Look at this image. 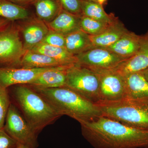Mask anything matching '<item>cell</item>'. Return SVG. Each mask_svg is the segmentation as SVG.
<instances>
[{
    "label": "cell",
    "mask_w": 148,
    "mask_h": 148,
    "mask_svg": "<svg viewBox=\"0 0 148 148\" xmlns=\"http://www.w3.org/2000/svg\"><path fill=\"white\" fill-rule=\"evenodd\" d=\"M79 123L83 136L94 148H148V130L102 115Z\"/></svg>",
    "instance_id": "6da1fadb"
},
{
    "label": "cell",
    "mask_w": 148,
    "mask_h": 148,
    "mask_svg": "<svg viewBox=\"0 0 148 148\" xmlns=\"http://www.w3.org/2000/svg\"><path fill=\"white\" fill-rule=\"evenodd\" d=\"M7 88L12 103L17 107L38 135L45 127L61 117L29 85H15Z\"/></svg>",
    "instance_id": "7a4b0ae2"
},
{
    "label": "cell",
    "mask_w": 148,
    "mask_h": 148,
    "mask_svg": "<svg viewBox=\"0 0 148 148\" xmlns=\"http://www.w3.org/2000/svg\"><path fill=\"white\" fill-rule=\"evenodd\" d=\"M29 86L41 95L61 116H68L79 123L92 120L102 115L95 104L66 86L45 88Z\"/></svg>",
    "instance_id": "3957f363"
},
{
    "label": "cell",
    "mask_w": 148,
    "mask_h": 148,
    "mask_svg": "<svg viewBox=\"0 0 148 148\" xmlns=\"http://www.w3.org/2000/svg\"><path fill=\"white\" fill-rule=\"evenodd\" d=\"M95 105L103 116L130 127L148 130V98L101 101Z\"/></svg>",
    "instance_id": "277c9868"
},
{
    "label": "cell",
    "mask_w": 148,
    "mask_h": 148,
    "mask_svg": "<svg viewBox=\"0 0 148 148\" xmlns=\"http://www.w3.org/2000/svg\"><path fill=\"white\" fill-rule=\"evenodd\" d=\"M65 86L93 104L100 101L97 74L92 69L78 63L69 66L67 69Z\"/></svg>",
    "instance_id": "5b68a950"
},
{
    "label": "cell",
    "mask_w": 148,
    "mask_h": 148,
    "mask_svg": "<svg viewBox=\"0 0 148 148\" xmlns=\"http://www.w3.org/2000/svg\"><path fill=\"white\" fill-rule=\"evenodd\" d=\"M16 21L0 29V67L20 68L25 53Z\"/></svg>",
    "instance_id": "8992f818"
},
{
    "label": "cell",
    "mask_w": 148,
    "mask_h": 148,
    "mask_svg": "<svg viewBox=\"0 0 148 148\" xmlns=\"http://www.w3.org/2000/svg\"><path fill=\"white\" fill-rule=\"evenodd\" d=\"M3 128L16 143L23 144L30 148L38 147V134L12 103L8 112Z\"/></svg>",
    "instance_id": "52a82bcc"
},
{
    "label": "cell",
    "mask_w": 148,
    "mask_h": 148,
    "mask_svg": "<svg viewBox=\"0 0 148 148\" xmlns=\"http://www.w3.org/2000/svg\"><path fill=\"white\" fill-rule=\"evenodd\" d=\"M97 74L99 81L100 101H117L125 97L123 76L116 69H91Z\"/></svg>",
    "instance_id": "ba28073f"
},
{
    "label": "cell",
    "mask_w": 148,
    "mask_h": 148,
    "mask_svg": "<svg viewBox=\"0 0 148 148\" xmlns=\"http://www.w3.org/2000/svg\"><path fill=\"white\" fill-rule=\"evenodd\" d=\"M76 56L79 64L90 69H115L127 60L103 47H93Z\"/></svg>",
    "instance_id": "9c48e42d"
},
{
    "label": "cell",
    "mask_w": 148,
    "mask_h": 148,
    "mask_svg": "<svg viewBox=\"0 0 148 148\" xmlns=\"http://www.w3.org/2000/svg\"><path fill=\"white\" fill-rule=\"evenodd\" d=\"M21 36L23 37L25 52L42 42L49 29L47 24L37 16H30L27 19L16 21Z\"/></svg>",
    "instance_id": "30bf717a"
},
{
    "label": "cell",
    "mask_w": 148,
    "mask_h": 148,
    "mask_svg": "<svg viewBox=\"0 0 148 148\" xmlns=\"http://www.w3.org/2000/svg\"><path fill=\"white\" fill-rule=\"evenodd\" d=\"M51 68L25 69L0 67V86L7 88L15 85L29 84L40 74Z\"/></svg>",
    "instance_id": "8fae6325"
},
{
    "label": "cell",
    "mask_w": 148,
    "mask_h": 148,
    "mask_svg": "<svg viewBox=\"0 0 148 148\" xmlns=\"http://www.w3.org/2000/svg\"><path fill=\"white\" fill-rule=\"evenodd\" d=\"M148 68V37L141 36L139 50L135 55L123 61L115 69L125 76L135 72L141 71Z\"/></svg>",
    "instance_id": "7c38bea8"
},
{
    "label": "cell",
    "mask_w": 148,
    "mask_h": 148,
    "mask_svg": "<svg viewBox=\"0 0 148 148\" xmlns=\"http://www.w3.org/2000/svg\"><path fill=\"white\" fill-rule=\"evenodd\" d=\"M70 66L51 68L43 72L27 85L45 88L65 86L67 69Z\"/></svg>",
    "instance_id": "4fadbf2b"
},
{
    "label": "cell",
    "mask_w": 148,
    "mask_h": 148,
    "mask_svg": "<svg viewBox=\"0 0 148 148\" xmlns=\"http://www.w3.org/2000/svg\"><path fill=\"white\" fill-rule=\"evenodd\" d=\"M123 76L125 89V99L136 100L148 98V82L142 71Z\"/></svg>",
    "instance_id": "5bb4252c"
},
{
    "label": "cell",
    "mask_w": 148,
    "mask_h": 148,
    "mask_svg": "<svg viewBox=\"0 0 148 148\" xmlns=\"http://www.w3.org/2000/svg\"><path fill=\"white\" fill-rule=\"evenodd\" d=\"M140 42L141 36L128 31L115 43L105 48L127 59L138 52L140 48Z\"/></svg>",
    "instance_id": "9a60e30c"
},
{
    "label": "cell",
    "mask_w": 148,
    "mask_h": 148,
    "mask_svg": "<svg viewBox=\"0 0 148 148\" xmlns=\"http://www.w3.org/2000/svg\"><path fill=\"white\" fill-rule=\"evenodd\" d=\"M122 22L118 19L101 34L90 36L93 47H108L112 45L128 32Z\"/></svg>",
    "instance_id": "2e32d148"
},
{
    "label": "cell",
    "mask_w": 148,
    "mask_h": 148,
    "mask_svg": "<svg viewBox=\"0 0 148 148\" xmlns=\"http://www.w3.org/2000/svg\"><path fill=\"white\" fill-rule=\"evenodd\" d=\"M81 16L69 13L62 9L52 21L47 24L50 30L66 36L80 29Z\"/></svg>",
    "instance_id": "e0dca14e"
},
{
    "label": "cell",
    "mask_w": 148,
    "mask_h": 148,
    "mask_svg": "<svg viewBox=\"0 0 148 148\" xmlns=\"http://www.w3.org/2000/svg\"><path fill=\"white\" fill-rule=\"evenodd\" d=\"M30 51L49 56L64 66H70L78 63L76 56L70 53L66 48L53 46L41 42Z\"/></svg>",
    "instance_id": "ac0fdd59"
},
{
    "label": "cell",
    "mask_w": 148,
    "mask_h": 148,
    "mask_svg": "<svg viewBox=\"0 0 148 148\" xmlns=\"http://www.w3.org/2000/svg\"><path fill=\"white\" fill-rule=\"evenodd\" d=\"M65 36V48L73 55H78L93 48L89 35L81 29Z\"/></svg>",
    "instance_id": "d6986e66"
},
{
    "label": "cell",
    "mask_w": 148,
    "mask_h": 148,
    "mask_svg": "<svg viewBox=\"0 0 148 148\" xmlns=\"http://www.w3.org/2000/svg\"><path fill=\"white\" fill-rule=\"evenodd\" d=\"M64 66L55 59L42 53L32 51H26L20 62V68L42 69Z\"/></svg>",
    "instance_id": "ffe728a7"
},
{
    "label": "cell",
    "mask_w": 148,
    "mask_h": 148,
    "mask_svg": "<svg viewBox=\"0 0 148 148\" xmlns=\"http://www.w3.org/2000/svg\"><path fill=\"white\" fill-rule=\"evenodd\" d=\"M82 15L98 21L112 24L119 19L112 13H106L103 5L98 2L81 0Z\"/></svg>",
    "instance_id": "44dd1931"
},
{
    "label": "cell",
    "mask_w": 148,
    "mask_h": 148,
    "mask_svg": "<svg viewBox=\"0 0 148 148\" xmlns=\"http://www.w3.org/2000/svg\"><path fill=\"white\" fill-rule=\"evenodd\" d=\"M33 5L37 17L46 24L52 21L62 9L58 0H37Z\"/></svg>",
    "instance_id": "7402d4cb"
},
{
    "label": "cell",
    "mask_w": 148,
    "mask_h": 148,
    "mask_svg": "<svg viewBox=\"0 0 148 148\" xmlns=\"http://www.w3.org/2000/svg\"><path fill=\"white\" fill-rule=\"evenodd\" d=\"M32 15L27 8L17 5L9 0H0V17L15 21L27 19Z\"/></svg>",
    "instance_id": "603a6c76"
},
{
    "label": "cell",
    "mask_w": 148,
    "mask_h": 148,
    "mask_svg": "<svg viewBox=\"0 0 148 148\" xmlns=\"http://www.w3.org/2000/svg\"><path fill=\"white\" fill-rule=\"evenodd\" d=\"M112 24L102 22L82 15L80 17V29L89 36H96L106 32Z\"/></svg>",
    "instance_id": "cb8c5ba5"
},
{
    "label": "cell",
    "mask_w": 148,
    "mask_h": 148,
    "mask_svg": "<svg viewBox=\"0 0 148 148\" xmlns=\"http://www.w3.org/2000/svg\"><path fill=\"white\" fill-rule=\"evenodd\" d=\"M11 101L8 88L0 86V128H3Z\"/></svg>",
    "instance_id": "d4e9b609"
},
{
    "label": "cell",
    "mask_w": 148,
    "mask_h": 148,
    "mask_svg": "<svg viewBox=\"0 0 148 148\" xmlns=\"http://www.w3.org/2000/svg\"><path fill=\"white\" fill-rule=\"evenodd\" d=\"M42 42L53 46L65 48V36L49 29Z\"/></svg>",
    "instance_id": "484cf974"
},
{
    "label": "cell",
    "mask_w": 148,
    "mask_h": 148,
    "mask_svg": "<svg viewBox=\"0 0 148 148\" xmlns=\"http://www.w3.org/2000/svg\"><path fill=\"white\" fill-rule=\"evenodd\" d=\"M63 10L75 15H82L81 0H58Z\"/></svg>",
    "instance_id": "4316f807"
},
{
    "label": "cell",
    "mask_w": 148,
    "mask_h": 148,
    "mask_svg": "<svg viewBox=\"0 0 148 148\" xmlns=\"http://www.w3.org/2000/svg\"><path fill=\"white\" fill-rule=\"evenodd\" d=\"M17 143L5 132L0 128V148H16Z\"/></svg>",
    "instance_id": "83f0119b"
},
{
    "label": "cell",
    "mask_w": 148,
    "mask_h": 148,
    "mask_svg": "<svg viewBox=\"0 0 148 148\" xmlns=\"http://www.w3.org/2000/svg\"><path fill=\"white\" fill-rule=\"evenodd\" d=\"M17 5L27 8L28 6L34 5L37 0H9Z\"/></svg>",
    "instance_id": "f1b7e54d"
},
{
    "label": "cell",
    "mask_w": 148,
    "mask_h": 148,
    "mask_svg": "<svg viewBox=\"0 0 148 148\" xmlns=\"http://www.w3.org/2000/svg\"><path fill=\"white\" fill-rule=\"evenodd\" d=\"M9 20L3 17H0V29L5 27L10 22Z\"/></svg>",
    "instance_id": "f546056e"
},
{
    "label": "cell",
    "mask_w": 148,
    "mask_h": 148,
    "mask_svg": "<svg viewBox=\"0 0 148 148\" xmlns=\"http://www.w3.org/2000/svg\"><path fill=\"white\" fill-rule=\"evenodd\" d=\"M142 71H143V73L144 74V76H145L146 80L148 82V68L145 69V70H143Z\"/></svg>",
    "instance_id": "4dcf8cb0"
},
{
    "label": "cell",
    "mask_w": 148,
    "mask_h": 148,
    "mask_svg": "<svg viewBox=\"0 0 148 148\" xmlns=\"http://www.w3.org/2000/svg\"><path fill=\"white\" fill-rule=\"evenodd\" d=\"M16 148H30L28 146L21 144V143H17V145H16Z\"/></svg>",
    "instance_id": "1f68e13d"
},
{
    "label": "cell",
    "mask_w": 148,
    "mask_h": 148,
    "mask_svg": "<svg viewBox=\"0 0 148 148\" xmlns=\"http://www.w3.org/2000/svg\"><path fill=\"white\" fill-rule=\"evenodd\" d=\"M107 1V0H98V3L101 4L103 5Z\"/></svg>",
    "instance_id": "d6a6232c"
},
{
    "label": "cell",
    "mask_w": 148,
    "mask_h": 148,
    "mask_svg": "<svg viewBox=\"0 0 148 148\" xmlns=\"http://www.w3.org/2000/svg\"><path fill=\"white\" fill-rule=\"evenodd\" d=\"M84 1H91L95 2H98V0H84Z\"/></svg>",
    "instance_id": "836d02e7"
},
{
    "label": "cell",
    "mask_w": 148,
    "mask_h": 148,
    "mask_svg": "<svg viewBox=\"0 0 148 148\" xmlns=\"http://www.w3.org/2000/svg\"><path fill=\"white\" fill-rule=\"evenodd\" d=\"M145 35L146 36H147L148 37V32H147V33L146 34H145Z\"/></svg>",
    "instance_id": "e575fe53"
}]
</instances>
